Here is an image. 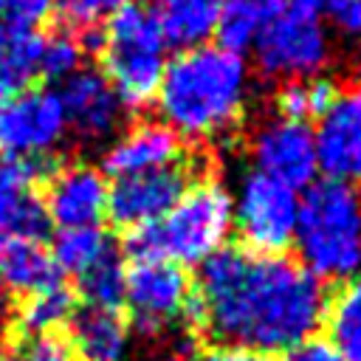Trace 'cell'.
<instances>
[{"instance_id": "1", "label": "cell", "mask_w": 361, "mask_h": 361, "mask_svg": "<svg viewBox=\"0 0 361 361\" xmlns=\"http://www.w3.org/2000/svg\"><path fill=\"white\" fill-rule=\"evenodd\" d=\"M195 293L212 338L265 355L319 336L327 307L324 282L299 259L259 257L240 245H223L197 265Z\"/></svg>"}, {"instance_id": "2", "label": "cell", "mask_w": 361, "mask_h": 361, "mask_svg": "<svg viewBox=\"0 0 361 361\" xmlns=\"http://www.w3.org/2000/svg\"><path fill=\"white\" fill-rule=\"evenodd\" d=\"M245 56L203 45L166 59L161 90L155 96L158 121L180 141H212L226 135L243 118L248 102Z\"/></svg>"}, {"instance_id": "3", "label": "cell", "mask_w": 361, "mask_h": 361, "mask_svg": "<svg viewBox=\"0 0 361 361\" xmlns=\"http://www.w3.org/2000/svg\"><path fill=\"white\" fill-rule=\"evenodd\" d=\"M231 203V192L217 178L200 175L158 223L124 234V254L130 262L169 259L180 268L200 265L228 245L234 231Z\"/></svg>"}, {"instance_id": "4", "label": "cell", "mask_w": 361, "mask_h": 361, "mask_svg": "<svg viewBox=\"0 0 361 361\" xmlns=\"http://www.w3.org/2000/svg\"><path fill=\"white\" fill-rule=\"evenodd\" d=\"M293 248L316 279H353L361 271V189L316 178L299 192Z\"/></svg>"}, {"instance_id": "5", "label": "cell", "mask_w": 361, "mask_h": 361, "mask_svg": "<svg viewBox=\"0 0 361 361\" xmlns=\"http://www.w3.org/2000/svg\"><path fill=\"white\" fill-rule=\"evenodd\" d=\"M166 45L147 3L124 0L102 28V76L110 82L124 110L155 104L166 71Z\"/></svg>"}, {"instance_id": "6", "label": "cell", "mask_w": 361, "mask_h": 361, "mask_svg": "<svg viewBox=\"0 0 361 361\" xmlns=\"http://www.w3.org/2000/svg\"><path fill=\"white\" fill-rule=\"evenodd\" d=\"M231 200V226L240 234V248L259 257H282L293 248L299 192L251 169Z\"/></svg>"}, {"instance_id": "7", "label": "cell", "mask_w": 361, "mask_h": 361, "mask_svg": "<svg viewBox=\"0 0 361 361\" xmlns=\"http://www.w3.org/2000/svg\"><path fill=\"white\" fill-rule=\"evenodd\" d=\"M251 56L271 79H313L322 76L330 59V34L324 20H302L293 14L274 17L257 37Z\"/></svg>"}, {"instance_id": "8", "label": "cell", "mask_w": 361, "mask_h": 361, "mask_svg": "<svg viewBox=\"0 0 361 361\" xmlns=\"http://www.w3.org/2000/svg\"><path fill=\"white\" fill-rule=\"evenodd\" d=\"M68 121L56 90L25 87L0 102V155L48 158L65 138Z\"/></svg>"}, {"instance_id": "9", "label": "cell", "mask_w": 361, "mask_h": 361, "mask_svg": "<svg viewBox=\"0 0 361 361\" xmlns=\"http://www.w3.org/2000/svg\"><path fill=\"white\" fill-rule=\"evenodd\" d=\"M203 175L197 161H183L175 166L141 172V175H127V178H113L107 189V214L113 226L130 231L138 226L158 223L178 200L180 195Z\"/></svg>"}, {"instance_id": "10", "label": "cell", "mask_w": 361, "mask_h": 361, "mask_svg": "<svg viewBox=\"0 0 361 361\" xmlns=\"http://www.w3.org/2000/svg\"><path fill=\"white\" fill-rule=\"evenodd\" d=\"M189 293H192V279L186 268L169 259L127 265L124 302L141 336H158L169 322H175Z\"/></svg>"}, {"instance_id": "11", "label": "cell", "mask_w": 361, "mask_h": 361, "mask_svg": "<svg viewBox=\"0 0 361 361\" xmlns=\"http://www.w3.org/2000/svg\"><path fill=\"white\" fill-rule=\"evenodd\" d=\"M251 158L257 172L293 192H305L319 178L316 141L307 121H288L279 116L262 121L251 135Z\"/></svg>"}, {"instance_id": "12", "label": "cell", "mask_w": 361, "mask_h": 361, "mask_svg": "<svg viewBox=\"0 0 361 361\" xmlns=\"http://www.w3.org/2000/svg\"><path fill=\"white\" fill-rule=\"evenodd\" d=\"M56 164L48 158H0V234L8 240H37L48 234V212L37 183L48 180Z\"/></svg>"}, {"instance_id": "13", "label": "cell", "mask_w": 361, "mask_h": 361, "mask_svg": "<svg viewBox=\"0 0 361 361\" xmlns=\"http://www.w3.org/2000/svg\"><path fill=\"white\" fill-rule=\"evenodd\" d=\"M313 141L319 178L361 189V82L341 87L336 104L316 121Z\"/></svg>"}, {"instance_id": "14", "label": "cell", "mask_w": 361, "mask_h": 361, "mask_svg": "<svg viewBox=\"0 0 361 361\" xmlns=\"http://www.w3.org/2000/svg\"><path fill=\"white\" fill-rule=\"evenodd\" d=\"M59 102L68 127L87 144H102L118 133L124 107L110 82L96 68H79L62 82Z\"/></svg>"}, {"instance_id": "15", "label": "cell", "mask_w": 361, "mask_h": 361, "mask_svg": "<svg viewBox=\"0 0 361 361\" xmlns=\"http://www.w3.org/2000/svg\"><path fill=\"white\" fill-rule=\"evenodd\" d=\"M107 175L90 164L56 166L48 178V195L42 200L48 220L59 228L99 226L107 214Z\"/></svg>"}, {"instance_id": "16", "label": "cell", "mask_w": 361, "mask_h": 361, "mask_svg": "<svg viewBox=\"0 0 361 361\" xmlns=\"http://www.w3.org/2000/svg\"><path fill=\"white\" fill-rule=\"evenodd\" d=\"M186 161L183 141L164 121H138L110 141L104 149L102 172L110 178L141 175Z\"/></svg>"}, {"instance_id": "17", "label": "cell", "mask_w": 361, "mask_h": 361, "mask_svg": "<svg viewBox=\"0 0 361 361\" xmlns=\"http://www.w3.org/2000/svg\"><path fill=\"white\" fill-rule=\"evenodd\" d=\"M149 14L166 48L192 51L212 45L220 23V0H152Z\"/></svg>"}, {"instance_id": "18", "label": "cell", "mask_w": 361, "mask_h": 361, "mask_svg": "<svg viewBox=\"0 0 361 361\" xmlns=\"http://www.w3.org/2000/svg\"><path fill=\"white\" fill-rule=\"evenodd\" d=\"M62 282L51 251L37 240H8L0 245V288L11 296H34Z\"/></svg>"}, {"instance_id": "19", "label": "cell", "mask_w": 361, "mask_h": 361, "mask_svg": "<svg viewBox=\"0 0 361 361\" xmlns=\"http://www.w3.org/2000/svg\"><path fill=\"white\" fill-rule=\"evenodd\" d=\"M127 322L118 310L79 307L71 316L68 341L76 361H121L127 350Z\"/></svg>"}, {"instance_id": "20", "label": "cell", "mask_w": 361, "mask_h": 361, "mask_svg": "<svg viewBox=\"0 0 361 361\" xmlns=\"http://www.w3.org/2000/svg\"><path fill=\"white\" fill-rule=\"evenodd\" d=\"M282 14V0H220V23L214 31V45L248 56L259 31Z\"/></svg>"}, {"instance_id": "21", "label": "cell", "mask_w": 361, "mask_h": 361, "mask_svg": "<svg viewBox=\"0 0 361 361\" xmlns=\"http://www.w3.org/2000/svg\"><path fill=\"white\" fill-rule=\"evenodd\" d=\"M39 54L42 34L14 23H0V99L28 87V82L39 73Z\"/></svg>"}, {"instance_id": "22", "label": "cell", "mask_w": 361, "mask_h": 361, "mask_svg": "<svg viewBox=\"0 0 361 361\" xmlns=\"http://www.w3.org/2000/svg\"><path fill=\"white\" fill-rule=\"evenodd\" d=\"M322 324L341 361H361V274L341 282V288L327 296Z\"/></svg>"}, {"instance_id": "23", "label": "cell", "mask_w": 361, "mask_h": 361, "mask_svg": "<svg viewBox=\"0 0 361 361\" xmlns=\"http://www.w3.org/2000/svg\"><path fill=\"white\" fill-rule=\"evenodd\" d=\"M73 310H76V293L65 282H59L48 290H39V293L23 299V305L17 307V316H14L17 338L56 333V327L71 322Z\"/></svg>"}, {"instance_id": "24", "label": "cell", "mask_w": 361, "mask_h": 361, "mask_svg": "<svg viewBox=\"0 0 361 361\" xmlns=\"http://www.w3.org/2000/svg\"><path fill=\"white\" fill-rule=\"evenodd\" d=\"M124 276L127 265L116 245H110L90 268H85L79 279V293L87 302V307L102 310H118L124 305Z\"/></svg>"}, {"instance_id": "25", "label": "cell", "mask_w": 361, "mask_h": 361, "mask_svg": "<svg viewBox=\"0 0 361 361\" xmlns=\"http://www.w3.org/2000/svg\"><path fill=\"white\" fill-rule=\"evenodd\" d=\"M110 237L99 228V226H85V228H59V234L54 237V265L59 268V274H73L79 276L85 268H90L107 248H110Z\"/></svg>"}, {"instance_id": "26", "label": "cell", "mask_w": 361, "mask_h": 361, "mask_svg": "<svg viewBox=\"0 0 361 361\" xmlns=\"http://www.w3.org/2000/svg\"><path fill=\"white\" fill-rule=\"evenodd\" d=\"M85 48L79 42V34L73 31H56L51 37H42V54H39V73L54 82H65L82 68Z\"/></svg>"}, {"instance_id": "27", "label": "cell", "mask_w": 361, "mask_h": 361, "mask_svg": "<svg viewBox=\"0 0 361 361\" xmlns=\"http://www.w3.org/2000/svg\"><path fill=\"white\" fill-rule=\"evenodd\" d=\"M8 344L17 361H76L68 336H59V333L23 336V338H11Z\"/></svg>"}, {"instance_id": "28", "label": "cell", "mask_w": 361, "mask_h": 361, "mask_svg": "<svg viewBox=\"0 0 361 361\" xmlns=\"http://www.w3.org/2000/svg\"><path fill=\"white\" fill-rule=\"evenodd\" d=\"M124 0H59L62 14L79 25V28H90L99 20H107Z\"/></svg>"}, {"instance_id": "29", "label": "cell", "mask_w": 361, "mask_h": 361, "mask_svg": "<svg viewBox=\"0 0 361 361\" xmlns=\"http://www.w3.org/2000/svg\"><path fill=\"white\" fill-rule=\"evenodd\" d=\"M274 107H276V116L279 118H288V121H307V90H305V82L299 79H288L279 85L276 96H274Z\"/></svg>"}, {"instance_id": "30", "label": "cell", "mask_w": 361, "mask_h": 361, "mask_svg": "<svg viewBox=\"0 0 361 361\" xmlns=\"http://www.w3.org/2000/svg\"><path fill=\"white\" fill-rule=\"evenodd\" d=\"M305 90H307V116L319 121L336 104L341 85L330 76H313V79H305Z\"/></svg>"}, {"instance_id": "31", "label": "cell", "mask_w": 361, "mask_h": 361, "mask_svg": "<svg viewBox=\"0 0 361 361\" xmlns=\"http://www.w3.org/2000/svg\"><path fill=\"white\" fill-rule=\"evenodd\" d=\"M54 6L56 0H6V14H8V23L34 31L39 23L51 17Z\"/></svg>"}, {"instance_id": "32", "label": "cell", "mask_w": 361, "mask_h": 361, "mask_svg": "<svg viewBox=\"0 0 361 361\" xmlns=\"http://www.w3.org/2000/svg\"><path fill=\"white\" fill-rule=\"evenodd\" d=\"M324 17L344 37H361V0H324Z\"/></svg>"}, {"instance_id": "33", "label": "cell", "mask_w": 361, "mask_h": 361, "mask_svg": "<svg viewBox=\"0 0 361 361\" xmlns=\"http://www.w3.org/2000/svg\"><path fill=\"white\" fill-rule=\"evenodd\" d=\"M279 361H341V355L330 347L327 338H322V336H310V338L299 341L296 347L285 350Z\"/></svg>"}, {"instance_id": "34", "label": "cell", "mask_w": 361, "mask_h": 361, "mask_svg": "<svg viewBox=\"0 0 361 361\" xmlns=\"http://www.w3.org/2000/svg\"><path fill=\"white\" fill-rule=\"evenodd\" d=\"M197 361H271V355L265 353H257V350H245V347H212V350H203L197 355Z\"/></svg>"}, {"instance_id": "35", "label": "cell", "mask_w": 361, "mask_h": 361, "mask_svg": "<svg viewBox=\"0 0 361 361\" xmlns=\"http://www.w3.org/2000/svg\"><path fill=\"white\" fill-rule=\"evenodd\" d=\"M282 11L302 20H324V0H282Z\"/></svg>"}, {"instance_id": "36", "label": "cell", "mask_w": 361, "mask_h": 361, "mask_svg": "<svg viewBox=\"0 0 361 361\" xmlns=\"http://www.w3.org/2000/svg\"><path fill=\"white\" fill-rule=\"evenodd\" d=\"M0 361H17V355L11 350H0Z\"/></svg>"}, {"instance_id": "37", "label": "cell", "mask_w": 361, "mask_h": 361, "mask_svg": "<svg viewBox=\"0 0 361 361\" xmlns=\"http://www.w3.org/2000/svg\"><path fill=\"white\" fill-rule=\"evenodd\" d=\"M3 11H6V0H0V14H3Z\"/></svg>"}, {"instance_id": "38", "label": "cell", "mask_w": 361, "mask_h": 361, "mask_svg": "<svg viewBox=\"0 0 361 361\" xmlns=\"http://www.w3.org/2000/svg\"><path fill=\"white\" fill-rule=\"evenodd\" d=\"M0 237H3V234H0ZM0 245H3V243H0Z\"/></svg>"}]
</instances>
